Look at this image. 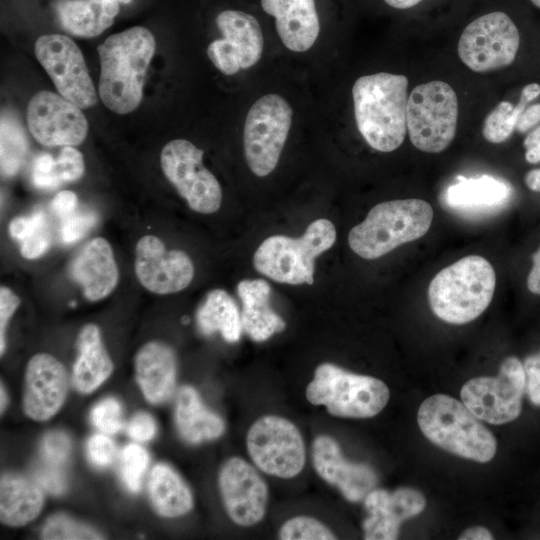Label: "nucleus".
I'll use <instances>...</instances> for the list:
<instances>
[{
	"instance_id": "obj_1",
	"label": "nucleus",
	"mask_w": 540,
	"mask_h": 540,
	"mask_svg": "<svg viewBox=\"0 0 540 540\" xmlns=\"http://www.w3.org/2000/svg\"><path fill=\"white\" fill-rule=\"evenodd\" d=\"M155 46L153 34L142 26L113 34L98 46L99 95L108 109L126 114L139 106Z\"/></svg>"
},
{
	"instance_id": "obj_2",
	"label": "nucleus",
	"mask_w": 540,
	"mask_h": 540,
	"mask_svg": "<svg viewBox=\"0 0 540 540\" xmlns=\"http://www.w3.org/2000/svg\"><path fill=\"white\" fill-rule=\"evenodd\" d=\"M408 79L386 72L359 77L352 87L357 129L367 144L391 152L404 141Z\"/></svg>"
},
{
	"instance_id": "obj_3",
	"label": "nucleus",
	"mask_w": 540,
	"mask_h": 540,
	"mask_svg": "<svg viewBox=\"0 0 540 540\" xmlns=\"http://www.w3.org/2000/svg\"><path fill=\"white\" fill-rule=\"evenodd\" d=\"M496 274L482 256L468 255L439 271L428 287L433 313L444 322L465 324L489 306L495 291Z\"/></svg>"
},
{
	"instance_id": "obj_4",
	"label": "nucleus",
	"mask_w": 540,
	"mask_h": 540,
	"mask_svg": "<svg viewBox=\"0 0 540 540\" xmlns=\"http://www.w3.org/2000/svg\"><path fill=\"white\" fill-rule=\"evenodd\" d=\"M424 436L436 446L476 462H489L496 454L492 432L463 402L445 394L425 399L417 412Z\"/></svg>"
},
{
	"instance_id": "obj_5",
	"label": "nucleus",
	"mask_w": 540,
	"mask_h": 540,
	"mask_svg": "<svg viewBox=\"0 0 540 540\" xmlns=\"http://www.w3.org/2000/svg\"><path fill=\"white\" fill-rule=\"evenodd\" d=\"M432 206L417 198L398 199L373 206L348 235L351 250L372 260L424 236L432 223Z\"/></svg>"
},
{
	"instance_id": "obj_6",
	"label": "nucleus",
	"mask_w": 540,
	"mask_h": 540,
	"mask_svg": "<svg viewBox=\"0 0 540 540\" xmlns=\"http://www.w3.org/2000/svg\"><path fill=\"white\" fill-rule=\"evenodd\" d=\"M336 241V229L327 219L308 225L298 238L273 235L266 238L253 255V265L262 275L291 285L313 284L315 259Z\"/></svg>"
},
{
	"instance_id": "obj_7",
	"label": "nucleus",
	"mask_w": 540,
	"mask_h": 540,
	"mask_svg": "<svg viewBox=\"0 0 540 540\" xmlns=\"http://www.w3.org/2000/svg\"><path fill=\"white\" fill-rule=\"evenodd\" d=\"M306 397L314 405H324L334 416L370 418L386 406L390 392L386 384L375 377L323 363L316 368L306 388Z\"/></svg>"
},
{
	"instance_id": "obj_8",
	"label": "nucleus",
	"mask_w": 540,
	"mask_h": 540,
	"mask_svg": "<svg viewBox=\"0 0 540 540\" xmlns=\"http://www.w3.org/2000/svg\"><path fill=\"white\" fill-rule=\"evenodd\" d=\"M458 119V100L443 81L416 86L408 97L406 123L411 143L420 151L439 153L453 141Z\"/></svg>"
},
{
	"instance_id": "obj_9",
	"label": "nucleus",
	"mask_w": 540,
	"mask_h": 540,
	"mask_svg": "<svg viewBox=\"0 0 540 540\" xmlns=\"http://www.w3.org/2000/svg\"><path fill=\"white\" fill-rule=\"evenodd\" d=\"M292 116L287 100L273 93L260 97L249 109L243 130L244 155L256 176L265 177L277 166Z\"/></svg>"
},
{
	"instance_id": "obj_10",
	"label": "nucleus",
	"mask_w": 540,
	"mask_h": 540,
	"mask_svg": "<svg viewBox=\"0 0 540 540\" xmlns=\"http://www.w3.org/2000/svg\"><path fill=\"white\" fill-rule=\"evenodd\" d=\"M526 390L525 370L516 357H507L496 377H476L461 389V400L480 420L501 425L514 421L522 411Z\"/></svg>"
},
{
	"instance_id": "obj_11",
	"label": "nucleus",
	"mask_w": 540,
	"mask_h": 540,
	"mask_svg": "<svg viewBox=\"0 0 540 540\" xmlns=\"http://www.w3.org/2000/svg\"><path fill=\"white\" fill-rule=\"evenodd\" d=\"M248 453L263 472L280 478H292L304 467L306 452L303 438L294 423L276 415L256 420L246 437Z\"/></svg>"
},
{
	"instance_id": "obj_12",
	"label": "nucleus",
	"mask_w": 540,
	"mask_h": 540,
	"mask_svg": "<svg viewBox=\"0 0 540 540\" xmlns=\"http://www.w3.org/2000/svg\"><path fill=\"white\" fill-rule=\"evenodd\" d=\"M203 154L192 142L175 139L161 151V168L192 210L211 214L221 206L222 190L216 177L203 165Z\"/></svg>"
},
{
	"instance_id": "obj_13",
	"label": "nucleus",
	"mask_w": 540,
	"mask_h": 540,
	"mask_svg": "<svg viewBox=\"0 0 540 540\" xmlns=\"http://www.w3.org/2000/svg\"><path fill=\"white\" fill-rule=\"evenodd\" d=\"M519 45L520 34L512 19L495 11L467 25L458 42V55L468 68L485 73L509 66Z\"/></svg>"
},
{
	"instance_id": "obj_14",
	"label": "nucleus",
	"mask_w": 540,
	"mask_h": 540,
	"mask_svg": "<svg viewBox=\"0 0 540 540\" xmlns=\"http://www.w3.org/2000/svg\"><path fill=\"white\" fill-rule=\"evenodd\" d=\"M35 55L62 97L80 108L96 104L93 82L73 40L60 34L42 35L35 42Z\"/></svg>"
},
{
	"instance_id": "obj_15",
	"label": "nucleus",
	"mask_w": 540,
	"mask_h": 540,
	"mask_svg": "<svg viewBox=\"0 0 540 540\" xmlns=\"http://www.w3.org/2000/svg\"><path fill=\"white\" fill-rule=\"evenodd\" d=\"M216 25L223 38L209 44L207 55L221 73L234 75L260 60L264 40L254 16L239 10H225L217 15Z\"/></svg>"
},
{
	"instance_id": "obj_16",
	"label": "nucleus",
	"mask_w": 540,
	"mask_h": 540,
	"mask_svg": "<svg viewBox=\"0 0 540 540\" xmlns=\"http://www.w3.org/2000/svg\"><path fill=\"white\" fill-rule=\"evenodd\" d=\"M27 124L34 139L47 147L77 146L88 133L81 108L50 91H40L31 98Z\"/></svg>"
},
{
	"instance_id": "obj_17",
	"label": "nucleus",
	"mask_w": 540,
	"mask_h": 540,
	"mask_svg": "<svg viewBox=\"0 0 540 540\" xmlns=\"http://www.w3.org/2000/svg\"><path fill=\"white\" fill-rule=\"evenodd\" d=\"M135 273L141 285L159 295L185 289L194 277V265L181 250H168L154 235L139 239L135 249Z\"/></svg>"
},
{
	"instance_id": "obj_18",
	"label": "nucleus",
	"mask_w": 540,
	"mask_h": 540,
	"mask_svg": "<svg viewBox=\"0 0 540 540\" xmlns=\"http://www.w3.org/2000/svg\"><path fill=\"white\" fill-rule=\"evenodd\" d=\"M218 482L224 507L234 523L248 527L263 519L268 488L251 464L239 457L228 459L221 467Z\"/></svg>"
},
{
	"instance_id": "obj_19",
	"label": "nucleus",
	"mask_w": 540,
	"mask_h": 540,
	"mask_svg": "<svg viewBox=\"0 0 540 540\" xmlns=\"http://www.w3.org/2000/svg\"><path fill=\"white\" fill-rule=\"evenodd\" d=\"M67 389V373L63 364L47 353L34 355L25 373V414L35 421L52 418L62 407Z\"/></svg>"
},
{
	"instance_id": "obj_20",
	"label": "nucleus",
	"mask_w": 540,
	"mask_h": 540,
	"mask_svg": "<svg viewBox=\"0 0 540 540\" xmlns=\"http://www.w3.org/2000/svg\"><path fill=\"white\" fill-rule=\"evenodd\" d=\"M426 506L424 495L413 488H399L392 492L373 489L364 498L368 516L363 521L364 539H397L400 524L420 514Z\"/></svg>"
},
{
	"instance_id": "obj_21",
	"label": "nucleus",
	"mask_w": 540,
	"mask_h": 540,
	"mask_svg": "<svg viewBox=\"0 0 540 540\" xmlns=\"http://www.w3.org/2000/svg\"><path fill=\"white\" fill-rule=\"evenodd\" d=\"M313 466L318 475L351 502H358L374 489L377 476L374 470L361 463L348 461L342 454L337 441L320 435L312 445Z\"/></svg>"
},
{
	"instance_id": "obj_22",
	"label": "nucleus",
	"mask_w": 540,
	"mask_h": 540,
	"mask_svg": "<svg viewBox=\"0 0 540 540\" xmlns=\"http://www.w3.org/2000/svg\"><path fill=\"white\" fill-rule=\"evenodd\" d=\"M69 272L89 301L107 297L119 279L111 245L102 237L85 243L72 259Z\"/></svg>"
},
{
	"instance_id": "obj_23",
	"label": "nucleus",
	"mask_w": 540,
	"mask_h": 540,
	"mask_svg": "<svg viewBox=\"0 0 540 540\" xmlns=\"http://www.w3.org/2000/svg\"><path fill=\"white\" fill-rule=\"evenodd\" d=\"M261 6L275 18L276 31L286 48L305 52L313 46L320 31L314 0H261Z\"/></svg>"
},
{
	"instance_id": "obj_24",
	"label": "nucleus",
	"mask_w": 540,
	"mask_h": 540,
	"mask_svg": "<svg viewBox=\"0 0 540 540\" xmlns=\"http://www.w3.org/2000/svg\"><path fill=\"white\" fill-rule=\"evenodd\" d=\"M135 376L139 387L152 404L167 401L176 382V356L165 343L151 341L144 344L134 359Z\"/></svg>"
},
{
	"instance_id": "obj_25",
	"label": "nucleus",
	"mask_w": 540,
	"mask_h": 540,
	"mask_svg": "<svg viewBox=\"0 0 540 540\" xmlns=\"http://www.w3.org/2000/svg\"><path fill=\"white\" fill-rule=\"evenodd\" d=\"M237 294L242 303V326L252 340L262 342L284 330L285 322L270 306L271 287L267 281L242 280Z\"/></svg>"
},
{
	"instance_id": "obj_26",
	"label": "nucleus",
	"mask_w": 540,
	"mask_h": 540,
	"mask_svg": "<svg viewBox=\"0 0 540 540\" xmlns=\"http://www.w3.org/2000/svg\"><path fill=\"white\" fill-rule=\"evenodd\" d=\"M78 356L73 365L72 382L81 393L95 391L113 371V363L104 348L99 328L85 325L78 334Z\"/></svg>"
},
{
	"instance_id": "obj_27",
	"label": "nucleus",
	"mask_w": 540,
	"mask_h": 540,
	"mask_svg": "<svg viewBox=\"0 0 540 540\" xmlns=\"http://www.w3.org/2000/svg\"><path fill=\"white\" fill-rule=\"evenodd\" d=\"M116 0H62L55 6L62 28L80 38L100 35L119 13Z\"/></svg>"
},
{
	"instance_id": "obj_28",
	"label": "nucleus",
	"mask_w": 540,
	"mask_h": 540,
	"mask_svg": "<svg viewBox=\"0 0 540 540\" xmlns=\"http://www.w3.org/2000/svg\"><path fill=\"white\" fill-rule=\"evenodd\" d=\"M175 422L180 436L191 444L217 439L225 430L222 418L203 404L191 386L181 387L177 394Z\"/></svg>"
},
{
	"instance_id": "obj_29",
	"label": "nucleus",
	"mask_w": 540,
	"mask_h": 540,
	"mask_svg": "<svg viewBox=\"0 0 540 540\" xmlns=\"http://www.w3.org/2000/svg\"><path fill=\"white\" fill-rule=\"evenodd\" d=\"M40 485L15 474H5L0 481V519L10 527H21L34 520L43 508Z\"/></svg>"
},
{
	"instance_id": "obj_30",
	"label": "nucleus",
	"mask_w": 540,
	"mask_h": 540,
	"mask_svg": "<svg viewBox=\"0 0 540 540\" xmlns=\"http://www.w3.org/2000/svg\"><path fill=\"white\" fill-rule=\"evenodd\" d=\"M512 195V187L490 175L477 178L457 176L445 191L446 204L454 209L470 210L502 206Z\"/></svg>"
},
{
	"instance_id": "obj_31",
	"label": "nucleus",
	"mask_w": 540,
	"mask_h": 540,
	"mask_svg": "<svg viewBox=\"0 0 540 540\" xmlns=\"http://www.w3.org/2000/svg\"><path fill=\"white\" fill-rule=\"evenodd\" d=\"M148 494L154 510L163 517L182 516L193 506L192 493L187 484L172 467L164 463L152 468Z\"/></svg>"
},
{
	"instance_id": "obj_32",
	"label": "nucleus",
	"mask_w": 540,
	"mask_h": 540,
	"mask_svg": "<svg viewBox=\"0 0 540 540\" xmlns=\"http://www.w3.org/2000/svg\"><path fill=\"white\" fill-rule=\"evenodd\" d=\"M196 322L204 335L220 332L225 341L238 342L242 334V320L234 299L222 289L207 293L196 312Z\"/></svg>"
},
{
	"instance_id": "obj_33",
	"label": "nucleus",
	"mask_w": 540,
	"mask_h": 540,
	"mask_svg": "<svg viewBox=\"0 0 540 540\" xmlns=\"http://www.w3.org/2000/svg\"><path fill=\"white\" fill-rule=\"evenodd\" d=\"M540 95V85L530 83L523 87L517 105L509 101L500 102L485 118L482 134L491 143H502L515 130L517 120L528 103Z\"/></svg>"
},
{
	"instance_id": "obj_34",
	"label": "nucleus",
	"mask_w": 540,
	"mask_h": 540,
	"mask_svg": "<svg viewBox=\"0 0 540 540\" xmlns=\"http://www.w3.org/2000/svg\"><path fill=\"white\" fill-rule=\"evenodd\" d=\"M1 172L13 176L20 169L29 143L22 125L11 115L2 114L0 125Z\"/></svg>"
},
{
	"instance_id": "obj_35",
	"label": "nucleus",
	"mask_w": 540,
	"mask_h": 540,
	"mask_svg": "<svg viewBox=\"0 0 540 540\" xmlns=\"http://www.w3.org/2000/svg\"><path fill=\"white\" fill-rule=\"evenodd\" d=\"M41 538L45 540L102 539L94 529L73 520L65 514H55L43 526Z\"/></svg>"
},
{
	"instance_id": "obj_36",
	"label": "nucleus",
	"mask_w": 540,
	"mask_h": 540,
	"mask_svg": "<svg viewBox=\"0 0 540 540\" xmlns=\"http://www.w3.org/2000/svg\"><path fill=\"white\" fill-rule=\"evenodd\" d=\"M282 540H332L335 535L319 520L296 516L287 520L279 531Z\"/></svg>"
},
{
	"instance_id": "obj_37",
	"label": "nucleus",
	"mask_w": 540,
	"mask_h": 540,
	"mask_svg": "<svg viewBox=\"0 0 540 540\" xmlns=\"http://www.w3.org/2000/svg\"><path fill=\"white\" fill-rule=\"evenodd\" d=\"M148 463L149 455L140 445L128 444L122 450V478L130 491L137 492L141 488V481Z\"/></svg>"
},
{
	"instance_id": "obj_38",
	"label": "nucleus",
	"mask_w": 540,
	"mask_h": 540,
	"mask_svg": "<svg viewBox=\"0 0 540 540\" xmlns=\"http://www.w3.org/2000/svg\"><path fill=\"white\" fill-rule=\"evenodd\" d=\"M84 170L82 153L73 146H63L51 172L55 188L62 183L80 179L84 174Z\"/></svg>"
},
{
	"instance_id": "obj_39",
	"label": "nucleus",
	"mask_w": 540,
	"mask_h": 540,
	"mask_svg": "<svg viewBox=\"0 0 540 540\" xmlns=\"http://www.w3.org/2000/svg\"><path fill=\"white\" fill-rule=\"evenodd\" d=\"M91 421L94 426L105 434H115L122 429V408L114 398H106L99 402L91 411Z\"/></svg>"
},
{
	"instance_id": "obj_40",
	"label": "nucleus",
	"mask_w": 540,
	"mask_h": 540,
	"mask_svg": "<svg viewBox=\"0 0 540 540\" xmlns=\"http://www.w3.org/2000/svg\"><path fill=\"white\" fill-rule=\"evenodd\" d=\"M71 450L69 437L59 431L45 435L41 445L42 459L57 465H64Z\"/></svg>"
},
{
	"instance_id": "obj_41",
	"label": "nucleus",
	"mask_w": 540,
	"mask_h": 540,
	"mask_svg": "<svg viewBox=\"0 0 540 540\" xmlns=\"http://www.w3.org/2000/svg\"><path fill=\"white\" fill-rule=\"evenodd\" d=\"M61 467L42 459L34 470L35 481L51 494H62L66 489V480Z\"/></svg>"
},
{
	"instance_id": "obj_42",
	"label": "nucleus",
	"mask_w": 540,
	"mask_h": 540,
	"mask_svg": "<svg viewBox=\"0 0 540 540\" xmlns=\"http://www.w3.org/2000/svg\"><path fill=\"white\" fill-rule=\"evenodd\" d=\"M61 237L65 243L81 239L94 225L96 217L88 212H72L62 218Z\"/></svg>"
},
{
	"instance_id": "obj_43",
	"label": "nucleus",
	"mask_w": 540,
	"mask_h": 540,
	"mask_svg": "<svg viewBox=\"0 0 540 540\" xmlns=\"http://www.w3.org/2000/svg\"><path fill=\"white\" fill-rule=\"evenodd\" d=\"M86 451L89 460L98 467L109 466L116 452L114 442L104 434H94L87 442Z\"/></svg>"
},
{
	"instance_id": "obj_44",
	"label": "nucleus",
	"mask_w": 540,
	"mask_h": 540,
	"mask_svg": "<svg viewBox=\"0 0 540 540\" xmlns=\"http://www.w3.org/2000/svg\"><path fill=\"white\" fill-rule=\"evenodd\" d=\"M20 298L8 287L1 286L0 288V354L3 355L5 350V331L9 319L12 317L18 306Z\"/></svg>"
},
{
	"instance_id": "obj_45",
	"label": "nucleus",
	"mask_w": 540,
	"mask_h": 540,
	"mask_svg": "<svg viewBox=\"0 0 540 540\" xmlns=\"http://www.w3.org/2000/svg\"><path fill=\"white\" fill-rule=\"evenodd\" d=\"M46 227L45 216L38 212L30 217H16L9 225V231L11 236L22 242L39 229Z\"/></svg>"
},
{
	"instance_id": "obj_46",
	"label": "nucleus",
	"mask_w": 540,
	"mask_h": 540,
	"mask_svg": "<svg viewBox=\"0 0 540 540\" xmlns=\"http://www.w3.org/2000/svg\"><path fill=\"white\" fill-rule=\"evenodd\" d=\"M54 164V158L48 153H42L35 158L33 163L32 180L37 188H55L51 177Z\"/></svg>"
},
{
	"instance_id": "obj_47",
	"label": "nucleus",
	"mask_w": 540,
	"mask_h": 540,
	"mask_svg": "<svg viewBox=\"0 0 540 540\" xmlns=\"http://www.w3.org/2000/svg\"><path fill=\"white\" fill-rule=\"evenodd\" d=\"M526 392L531 402L540 406V356L528 357L524 364Z\"/></svg>"
},
{
	"instance_id": "obj_48",
	"label": "nucleus",
	"mask_w": 540,
	"mask_h": 540,
	"mask_svg": "<svg viewBox=\"0 0 540 540\" xmlns=\"http://www.w3.org/2000/svg\"><path fill=\"white\" fill-rule=\"evenodd\" d=\"M127 432L135 441L146 442L154 437L156 424L149 414L138 413L129 422Z\"/></svg>"
},
{
	"instance_id": "obj_49",
	"label": "nucleus",
	"mask_w": 540,
	"mask_h": 540,
	"mask_svg": "<svg viewBox=\"0 0 540 540\" xmlns=\"http://www.w3.org/2000/svg\"><path fill=\"white\" fill-rule=\"evenodd\" d=\"M46 227L20 242V252L24 258L35 259L43 255L49 248V238Z\"/></svg>"
},
{
	"instance_id": "obj_50",
	"label": "nucleus",
	"mask_w": 540,
	"mask_h": 540,
	"mask_svg": "<svg viewBox=\"0 0 540 540\" xmlns=\"http://www.w3.org/2000/svg\"><path fill=\"white\" fill-rule=\"evenodd\" d=\"M78 203L77 196L72 191L59 192L52 201L53 211L61 218L66 217L76 210Z\"/></svg>"
},
{
	"instance_id": "obj_51",
	"label": "nucleus",
	"mask_w": 540,
	"mask_h": 540,
	"mask_svg": "<svg viewBox=\"0 0 540 540\" xmlns=\"http://www.w3.org/2000/svg\"><path fill=\"white\" fill-rule=\"evenodd\" d=\"M540 122V103L527 106L519 116L515 129L525 133Z\"/></svg>"
},
{
	"instance_id": "obj_52",
	"label": "nucleus",
	"mask_w": 540,
	"mask_h": 540,
	"mask_svg": "<svg viewBox=\"0 0 540 540\" xmlns=\"http://www.w3.org/2000/svg\"><path fill=\"white\" fill-rule=\"evenodd\" d=\"M525 159L531 164L540 162V126L530 132L523 143Z\"/></svg>"
},
{
	"instance_id": "obj_53",
	"label": "nucleus",
	"mask_w": 540,
	"mask_h": 540,
	"mask_svg": "<svg viewBox=\"0 0 540 540\" xmlns=\"http://www.w3.org/2000/svg\"><path fill=\"white\" fill-rule=\"evenodd\" d=\"M532 268L527 277V287L533 294L540 295V246L532 256Z\"/></svg>"
},
{
	"instance_id": "obj_54",
	"label": "nucleus",
	"mask_w": 540,
	"mask_h": 540,
	"mask_svg": "<svg viewBox=\"0 0 540 540\" xmlns=\"http://www.w3.org/2000/svg\"><path fill=\"white\" fill-rule=\"evenodd\" d=\"M460 540H490L493 539L492 533L485 527L475 526L463 531L458 537Z\"/></svg>"
},
{
	"instance_id": "obj_55",
	"label": "nucleus",
	"mask_w": 540,
	"mask_h": 540,
	"mask_svg": "<svg viewBox=\"0 0 540 540\" xmlns=\"http://www.w3.org/2000/svg\"><path fill=\"white\" fill-rule=\"evenodd\" d=\"M525 183L530 190L540 192V168L527 172Z\"/></svg>"
},
{
	"instance_id": "obj_56",
	"label": "nucleus",
	"mask_w": 540,
	"mask_h": 540,
	"mask_svg": "<svg viewBox=\"0 0 540 540\" xmlns=\"http://www.w3.org/2000/svg\"><path fill=\"white\" fill-rule=\"evenodd\" d=\"M389 6L396 9H408L411 8L422 0H384Z\"/></svg>"
},
{
	"instance_id": "obj_57",
	"label": "nucleus",
	"mask_w": 540,
	"mask_h": 540,
	"mask_svg": "<svg viewBox=\"0 0 540 540\" xmlns=\"http://www.w3.org/2000/svg\"><path fill=\"white\" fill-rule=\"evenodd\" d=\"M0 395H1V400H0V410H1V413L5 410L6 408V405H7V401H8V398H7V393H6V390L4 388V386L1 384V388H0Z\"/></svg>"
},
{
	"instance_id": "obj_58",
	"label": "nucleus",
	"mask_w": 540,
	"mask_h": 540,
	"mask_svg": "<svg viewBox=\"0 0 540 540\" xmlns=\"http://www.w3.org/2000/svg\"><path fill=\"white\" fill-rule=\"evenodd\" d=\"M118 3L129 4L132 0H116Z\"/></svg>"
},
{
	"instance_id": "obj_59",
	"label": "nucleus",
	"mask_w": 540,
	"mask_h": 540,
	"mask_svg": "<svg viewBox=\"0 0 540 540\" xmlns=\"http://www.w3.org/2000/svg\"><path fill=\"white\" fill-rule=\"evenodd\" d=\"M531 2L537 6L538 8H540V0H531Z\"/></svg>"
},
{
	"instance_id": "obj_60",
	"label": "nucleus",
	"mask_w": 540,
	"mask_h": 540,
	"mask_svg": "<svg viewBox=\"0 0 540 540\" xmlns=\"http://www.w3.org/2000/svg\"><path fill=\"white\" fill-rule=\"evenodd\" d=\"M539 356H540V354H539Z\"/></svg>"
}]
</instances>
